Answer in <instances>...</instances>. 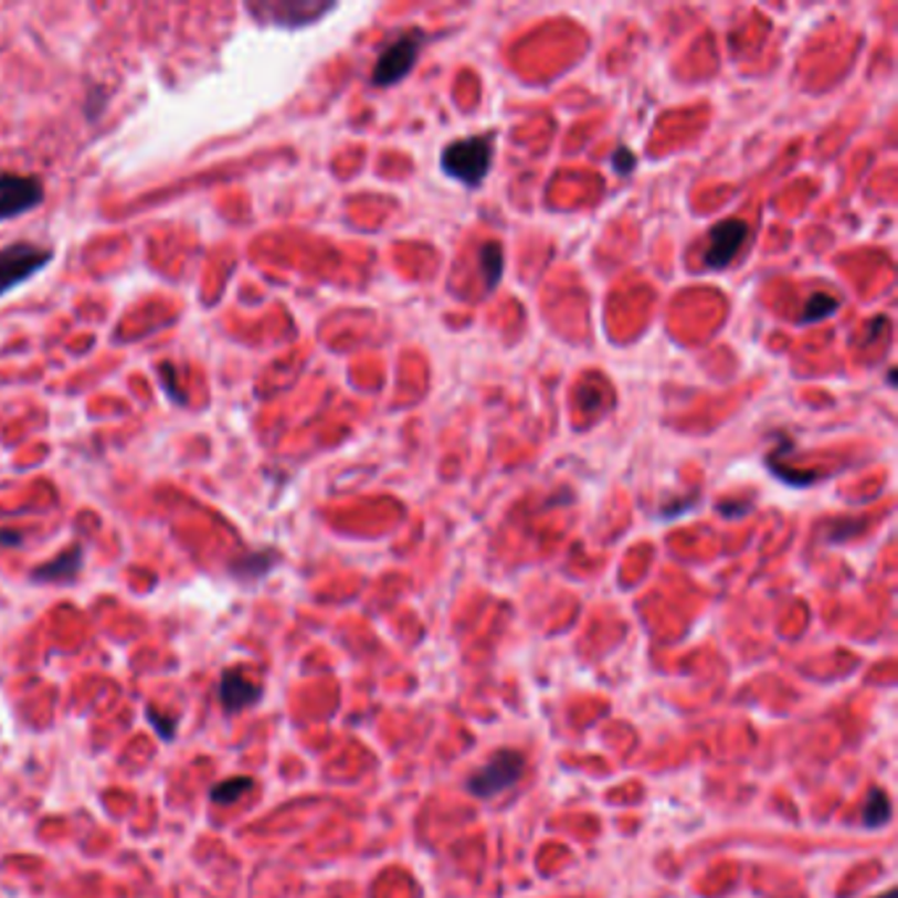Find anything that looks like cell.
I'll return each instance as SVG.
<instances>
[{
	"instance_id": "12",
	"label": "cell",
	"mask_w": 898,
	"mask_h": 898,
	"mask_svg": "<svg viewBox=\"0 0 898 898\" xmlns=\"http://www.w3.org/2000/svg\"><path fill=\"white\" fill-rule=\"evenodd\" d=\"M479 266H483V274L488 277V290H493L500 283V272H504V253H500V245L488 243L479 253Z\"/></svg>"
},
{
	"instance_id": "4",
	"label": "cell",
	"mask_w": 898,
	"mask_h": 898,
	"mask_svg": "<svg viewBox=\"0 0 898 898\" xmlns=\"http://www.w3.org/2000/svg\"><path fill=\"white\" fill-rule=\"evenodd\" d=\"M258 22H270L279 27H298L317 22L321 13H327L332 6L311 3V0H258V3L245 6Z\"/></svg>"
},
{
	"instance_id": "13",
	"label": "cell",
	"mask_w": 898,
	"mask_h": 898,
	"mask_svg": "<svg viewBox=\"0 0 898 898\" xmlns=\"http://www.w3.org/2000/svg\"><path fill=\"white\" fill-rule=\"evenodd\" d=\"M272 564H274L272 553H258V557H249L245 561H240L232 572L243 574V578H262V574L270 572Z\"/></svg>"
},
{
	"instance_id": "1",
	"label": "cell",
	"mask_w": 898,
	"mask_h": 898,
	"mask_svg": "<svg viewBox=\"0 0 898 898\" xmlns=\"http://www.w3.org/2000/svg\"><path fill=\"white\" fill-rule=\"evenodd\" d=\"M493 161L490 137H464L443 150V171L454 180L475 188L485 180Z\"/></svg>"
},
{
	"instance_id": "16",
	"label": "cell",
	"mask_w": 898,
	"mask_h": 898,
	"mask_svg": "<svg viewBox=\"0 0 898 898\" xmlns=\"http://www.w3.org/2000/svg\"><path fill=\"white\" fill-rule=\"evenodd\" d=\"M614 163H616V171H625V175H627V171L633 169L635 161H633V156H630L625 148H620V150H616V156H614Z\"/></svg>"
},
{
	"instance_id": "14",
	"label": "cell",
	"mask_w": 898,
	"mask_h": 898,
	"mask_svg": "<svg viewBox=\"0 0 898 898\" xmlns=\"http://www.w3.org/2000/svg\"><path fill=\"white\" fill-rule=\"evenodd\" d=\"M838 308V300L831 298V296H814L812 300L806 304V311H804V319L801 321H812V319H825L827 314L835 311Z\"/></svg>"
},
{
	"instance_id": "11",
	"label": "cell",
	"mask_w": 898,
	"mask_h": 898,
	"mask_svg": "<svg viewBox=\"0 0 898 898\" xmlns=\"http://www.w3.org/2000/svg\"><path fill=\"white\" fill-rule=\"evenodd\" d=\"M888 820H890L888 793L880 791V788H875V791L869 793L867 806H865V825L867 827H883Z\"/></svg>"
},
{
	"instance_id": "6",
	"label": "cell",
	"mask_w": 898,
	"mask_h": 898,
	"mask_svg": "<svg viewBox=\"0 0 898 898\" xmlns=\"http://www.w3.org/2000/svg\"><path fill=\"white\" fill-rule=\"evenodd\" d=\"M45 190L38 177L30 175H0V219L22 216L34 205L43 203Z\"/></svg>"
},
{
	"instance_id": "10",
	"label": "cell",
	"mask_w": 898,
	"mask_h": 898,
	"mask_svg": "<svg viewBox=\"0 0 898 898\" xmlns=\"http://www.w3.org/2000/svg\"><path fill=\"white\" fill-rule=\"evenodd\" d=\"M253 788V780L251 778H230V780H222V783L211 788V801H214L216 806H230L235 804L237 799H243L245 793H249Z\"/></svg>"
},
{
	"instance_id": "15",
	"label": "cell",
	"mask_w": 898,
	"mask_h": 898,
	"mask_svg": "<svg viewBox=\"0 0 898 898\" xmlns=\"http://www.w3.org/2000/svg\"><path fill=\"white\" fill-rule=\"evenodd\" d=\"M148 722L154 725L156 730H159V736H161L163 740L175 738V719H171L169 715H161V711L148 709Z\"/></svg>"
},
{
	"instance_id": "8",
	"label": "cell",
	"mask_w": 898,
	"mask_h": 898,
	"mask_svg": "<svg viewBox=\"0 0 898 898\" xmlns=\"http://www.w3.org/2000/svg\"><path fill=\"white\" fill-rule=\"evenodd\" d=\"M262 698V688L243 675V669H228L219 680V701L228 711H243Z\"/></svg>"
},
{
	"instance_id": "17",
	"label": "cell",
	"mask_w": 898,
	"mask_h": 898,
	"mask_svg": "<svg viewBox=\"0 0 898 898\" xmlns=\"http://www.w3.org/2000/svg\"><path fill=\"white\" fill-rule=\"evenodd\" d=\"M0 543H3V546H17V543H22V535L11 532V530H3V532H0Z\"/></svg>"
},
{
	"instance_id": "9",
	"label": "cell",
	"mask_w": 898,
	"mask_h": 898,
	"mask_svg": "<svg viewBox=\"0 0 898 898\" xmlns=\"http://www.w3.org/2000/svg\"><path fill=\"white\" fill-rule=\"evenodd\" d=\"M82 569V548L72 546L68 551L61 553L59 559H53L51 564L38 567L32 572V580L38 582H61V580H72Z\"/></svg>"
},
{
	"instance_id": "18",
	"label": "cell",
	"mask_w": 898,
	"mask_h": 898,
	"mask_svg": "<svg viewBox=\"0 0 898 898\" xmlns=\"http://www.w3.org/2000/svg\"><path fill=\"white\" fill-rule=\"evenodd\" d=\"M877 898H896V890H888V894H883V896H877Z\"/></svg>"
},
{
	"instance_id": "5",
	"label": "cell",
	"mask_w": 898,
	"mask_h": 898,
	"mask_svg": "<svg viewBox=\"0 0 898 898\" xmlns=\"http://www.w3.org/2000/svg\"><path fill=\"white\" fill-rule=\"evenodd\" d=\"M420 47H422V34L420 32H409L406 38L390 43L388 51L382 53L380 61H377V66H374V74H372L374 85L377 87H388V85H395V82L406 77V74L416 64Z\"/></svg>"
},
{
	"instance_id": "7",
	"label": "cell",
	"mask_w": 898,
	"mask_h": 898,
	"mask_svg": "<svg viewBox=\"0 0 898 898\" xmlns=\"http://www.w3.org/2000/svg\"><path fill=\"white\" fill-rule=\"evenodd\" d=\"M746 240H749V224L740 222V219H728V222L717 224V228L709 232V245H706L704 251L706 266H711V270H725V266L738 256V251L743 249Z\"/></svg>"
},
{
	"instance_id": "3",
	"label": "cell",
	"mask_w": 898,
	"mask_h": 898,
	"mask_svg": "<svg viewBox=\"0 0 898 898\" xmlns=\"http://www.w3.org/2000/svg\"><path fill=\"white\" fill-rule=\"evenodd\" d=\"M51 251L32 243H13L0 251V296L34 277L43 266L51 264Z\"/></svg>"
},
{
	"instance_id": "2",
	"label": "cell",
	"mask_w": 898,
	"mask_h": 898,
	"mask_svg": "<svg viewBox=\"0 0 898 898\" xmlns=\"http://www.w3.org/2000/svg\"><path fill=\"white\" fill-rule=\"evenodd\" d=\"M525 759L522 753L514 749H500L493 753L490 762L483 764L479 770L466 780V791L477 799H493L498 793L509 791V788L522 778Z\"/></svg>"
}]
</instances>
